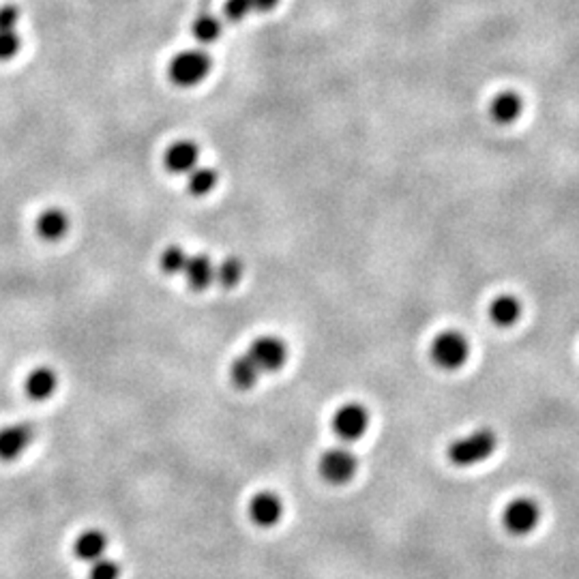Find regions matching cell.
<instances>
[{"instance_id": "cell-22", "label": "cell", "mask_w": 579, "mask_h": 579, "mask_svg": "<svg viewBox=\"0 0 579 579\" xmlns=\"http://www.w3.org/2000/svg\"><path fill=\"white\" fill-rule=\"evenodd\" d=\"M120 573H123V568L116 560H112V558L103 556L99 558V560L93 562V567H90V579H119Z\"/></svg>"}, {"instance_id": "cell-23", "label": "cell", "mask_w": 579, "mask_h": 579, "mask_svg": "<svg viewBox=\"0 0 579 579\" xmlns=\"http://www.w3.org/2000/svg\"><path fill=\"white\" fill-rule=\"evenodd\" d=\"M22 39L15 30H0V62H7L18 56Z\"/></svg>"}, {"instance_id": "cell-21", "label": "cell", "mask_w": 579, "mask_h": 579, "mask_svg": "<svg viewBox=\"0 0 579 579\" xmlns=\"http://www.w3.org/2000/svg\"><path fill=\"white\" fill-rule=\"evenodd\" d=\"M187 260H189V256L185 253L183 247L170 245L166 252L161 253V269L166 270L168 275L183 273L185 267H187Z\"/></svg>"}, {"instance_id": "cell-12", "label": "cell", "mask_w": 579, "mask_h": 579, "mask_svg": "<svg viewBox=\"0 0 579 579\" xmlns=\"http://www.w3.org/2000/svg\"><path fill=\"white\" fill-rule=\"evenodd\" d=\"M58 386V376L50 368H37L26 378V395L35 401L50 400Z\"/></svg>"}, {"instance_id": "cell-11", "label": "cell", "mask_w": 579, "mask_h": 579, "mask_svg": "<svg viewBox=\"0 0 579 579\" xmlns=\"http://www.w3.org/2000/svg\"><path fill=\"white\" fill-rule=\"evenodd\" d=\"M524 110V101L517 93L513 90H504V93L496 95L490 105L492 119L496 120L498 125H513L515 120L519 119Z\"/></svg>"}, {"instance_id": "cell-6", "label": "cell", "mask_w": 579, "mask_h": 579, "mask_svg": "<svg viewBox=\"0 0 579 579\" xmlns=\"http://www.w3.org/2000/svg\"><path fill=\"white\" fill-rule=\"evenodd\" d=\"M504 525L511 534H530L541 519V509L533 498H515L504 509Z\"/></svg>"}, {"instance_id": "cell-4", "label": "cell", "mask_w": 579, "mask_h": 579, "mask_svg": "<svg viewBox=\"0 0 579 579\" xmlns=\"http://www.w3.org/2000/svg\"><path fill=\"white\" fill-rule=\"evenodd\" d=\"M369 427V412L363 403L350 401L339 408L333 417V429L343 443H354L363 438Z\"/></svg>"}, {"instance_id": "cell-26", "label": "cell", "mask_w": 579, "mask_h": 579, "mask_svg": "<svg viewBox=\"0 0 579 579\" xmlns=\"http://www.w3.org/2000/svg\"><path fill=\"white\" fill-rule=\"evenodd\" d=\"M279 0H252V7L258 9V12H270V9L277 7Z\"/></svg>"}, {"instance_id": "cell-24", "label": "cell", "mask_w": 579, "mask_h": 579, "mask_svg": "<svg viewBox=\"0 0 579 579\" xmlns=\"http://www.w3.org/2000/svg\"><path fill=\"white\" fill-rule=\"evenodd\" d=\"M252 12V0H226V4H223V15H226L230 22H241V20H245Z\"/></svg>"}, {"instance_id": "cell-10", "label": "cell", "mask_w": 579, "mask_h": 579, "mask_svg": "<svg viewBox=\"0 0 579 579\" xmlns=\"http://www.w3.org/2000/svg\"><path fill=\"white\" fill-rule=\"evenodd\" d=\"M198 157L200 151L194 142L180 140L168 148L163 161L172 174H189L191 170L198 168Z\"/></svg>"}, {"instance_id": "cell-5", "label": "cell", "mask_w": 579, "mask_h": 579, "mask_svg": "<svg viewBox=\"0 0 579 579\" xmlns=\"http://www.w3.org/2000/svg\"><path fill=\"white\" fill-rule=\"evenodd\" d=\"M357 455L350 449H345V446H337V449L327 451L320 459L322 476L328 483H333V485H343V483H348L357 475Z\"/></svg>"}, {"instance_id": "cell-1", "label": "cell", "mask_w": 579, "mask_h": 579, "mask_svg": "<svg viewBox=\"0 0 579 579\" xmlns=\"http://www.w3.org/2000/svg\"><path fill=\"white\" fill-rule=\"evenodd\" d=\"M496 451V434L492 429H476L468 435H461L449 446V459L455 466H475L485 461Z\"/></svg>"}, {"instance_id": "cell-17", "label": "cell", "mask_w": 579, "mask_h": 579, "mask_svg": "<svg viewBox=\"0 0 579 579\" xmlns=\"http://www.w3.org/2000/svg\"><path fill=\"white\" fill-rule=\"evenodd\" d=\"M230 376L238 389H252L260 380V376H262V369L258 368L256 360L249 357V354H243V357H238L235 363H232Z\"/></svg>"}, {"instance_id": "cell-20", "label": "cell", "mask_w": 579, "mask_h": 579, "mask_svg": "<svg viewBox=\"0 0 579 579\" xmlns=\"http://www.w3.org/2000/svg\"><path fill=\"white\" fill-rule=\"evenodd\" d=\"M243 279V262L235 256L226 258L215 267V281H219L223 288H235Z\"/></svg>"}, {"instance_id": "cell-18", "label": "cell", "mask_w": 579, "mask_h": 579, "mask_svg": "<svg viewBox=\"0 0 579 579\" xmlns=\"http://www.w3.org/2000/svg\"><path fill=\"white\" fill-rule=\"evenodd\" d=\"M217 172L212 168H194L187 174V189L194 195H206L215 189Z\"/></svg>"}, {"instance_id": "cell-25", "label": "cell", "mask_w": 579, "mask_h": 579, "mask_svg": "<svg viewBox=\"0 0 579 579\" xmlns=\"http://www.w3.org/2000/svg\"><path fill=\"white\" fill-rule=\"evenodd\" d=\"M20 22V9L15 4H3L0 7V30H15Z\"/></svg>"}, {"instance_id": "cell-13", "label": "cell", "mask_w": 579, "mask_h": 579, "mask_svg": "<svg viewBox=\"0 0 579 579\" xmlns=\"http://www.w3.org/2000/svg\"><path fill=\"white\" fill-rule=\"evenodd\" d=\"M185 277L194 290H206L215 281V264L209 256L198 253V256H189L187 267H185Z\"/></svg>"}, {"instance_id": "cell-7", "label": "cell", "mask_w": 579, "mask_h": 579, "mask_svg": "<svg viewBox=\"0 0 579 579\" xmlns=\"http://www.w3.org/2000/svg\"><path fill=\"white\" fill-rule=\"evenodd\" d=\"M247 354L256 360L262 371H277L284 368L285 359H288V345L275 335H262V337L253 339Z\"/></svg>"}, {"instance_id": "cell-19", "label": "cell", "mask_w": 579, "mask_h": 579, "mask_svg": "<svg viewBox=\"0 0 579 579\" xmlns=\"http://www.w3.org/2000/svg\"><path fill=\"white\" fill-rule=\"evenodd\" d=\"M221 35V22L217 15L212 13H200L198 20L194 22V37L200 44H212L219 39Z\"/></svg>"}, {"instance_id": "cell-15", "label": "cell", "mask_w": 579, "mask_h": 579, "mask_svg": "<svg viewBox=\"0 0 579 579\" xmlns=\"http://www.w3.org/2000/svg\"><path fill=\"white\" fill-rule=\"evenodd\" d=\"M37 232L45 241H58L69 232V217L61 209H47L37 219Z\"/></svg>"}, {"instance_id": "cell-3", "label": "cell", "mask_w": 579, "mask_h": 579, "mask_svg": "<svg viewBox=\"0 0 579 579\" xmlns=\"http://www.w3.org/2000/svg\"><path fill=\"white\" fill-rule=\"evenodd\" d=\"M470 354V343L459 331H444L432 342V359L438 368L453 371L464 368Z\"/></svg>"}, {"instance_id": "cell-8", "label": "cell", "mask_w": 579, "mask_h": 579, "mask_svg": "<svg viewBox=\"0 0 579 579\" xmlns=\"http://www.w3.org/2000/svg\"><path fill=\"white\" fill-rule=\"evenodd\" d=\"M35 425L13 423L0 429V461H13L29 449L35 440Z\"/></svg>"}, {"instance_id": "cell-9", "label": "cell", "mask_w": 579, "mask_h": 579, "mask_svg": "<svg viewBox=\"0 0 579 579\" xmlns=\"http://www.w3.org/2000/svg\"><path fill=\"white\" fill-rule=\"evenodd\" d=\"M281 515H284V502L273 492H260L249 502V517L260 528H270V525L279 524Z\"/></svg>"}, {"instance_id": "cell-2", "label": "cell", "mask_w": 579, "mask_h": 579, "mask_svg": "<svg viewBox=\"0 0 579 579\" xmlns=\"http://www.w3.org/2000/svg\"><path fill=\"white\" fill-rule=\"evenodd\" d=\"M212 67L211 56L202 50H185L170 61L168 76L180 88L198 87L202 79L209 78Z\"/></svg>"}, {"instance_id": "cell-16", "label": "cell", "mask_w": 579, "mask_h": 579, "mask_svg": "<svg viewBox=\"0 0 579 579\" xmlns=\"http://www.w3.org/2000/svg\"><path fill=\"white\" fill-rule=\"evenodd\" d=\"M490 316L493 324H498V327H511V324L517 322L519 316H522V302L511 294L498 296V299L492 302Z\"/></svg>"}, {"instance_id": "cell-14", "label": "cell", "mask_w": 579, "mask_h": 579, "mask_svg": "<svg viewBox=\"0 0 579 579\" xmlns=\"http://www.w3.org/2000/svg\"><path fill=\"white\" fill-rule=\"evenodd\" d=\"M105 550H108V536L101 530H87L76 539V545H73V551L79 560L90 562L93 565L95 560L105 556Z\"/></svg>"}]
</instances>
